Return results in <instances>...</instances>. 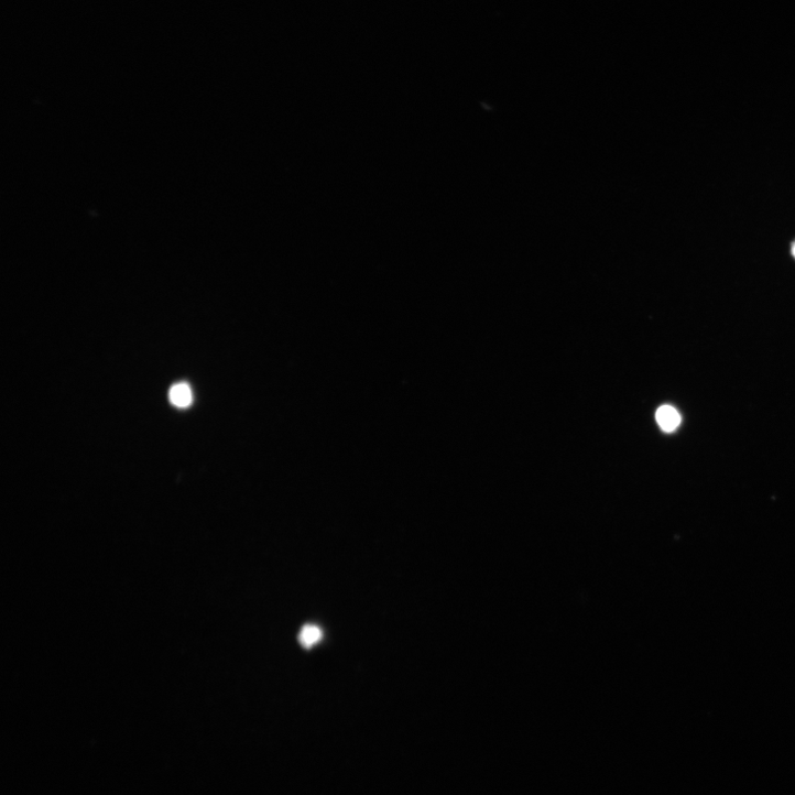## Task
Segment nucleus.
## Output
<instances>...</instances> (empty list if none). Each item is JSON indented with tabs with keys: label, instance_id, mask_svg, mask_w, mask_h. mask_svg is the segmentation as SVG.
Wrapping results in <instances>:
<instances>
[{
	"label": "nucleus",
	"instance_id": "1",
	"mask_svg": "<svg viewBox=\"0 0 795 795\" xmlns=\"http://www.w3.org/2000/svg\"><path fill=\"white\" fill-rule=\"evenodd\" d=\"M656 422L663 432L673 433L680 425L682 417L675 409L663 406L656 413Z\"/></svg>",
	"mask_w": 795,
	"mask_h": 795
},
{
	"label": "nucleus",
	"instance_id": "2",
	"mask_svg": "<svg viewBox=\"0 0 795 795\" xmlns=\"http://www.w3.org/2000/svg\"><path fill=\"white\" fill-rule=\"evenodd\" d=\"M170 401L178 409H187L193 403V392L188 383L179 382L170 390Z\"/></svg>",
	"mask_w": 795,
	"mask_h": 795
},
{
	"label": "nucleus",
	"instance_id": "3",
	"mask_svg": "<svg viewBox=\"0 0 795 795\" xmlns=\"http://www.w3.org/2000/svg\"><path fill=\"white\" fill-rule=\"evenodd\" d=\"M323 634L319 628L315 625H306L300 633V642L305 647H311L318 643Z\"/></svg>",
	"mask_w": 795,
	"mask_h": 795
},
{
	"label": "nucleus",
	"instance_id": "4",
	"mask_svg": "<svg viewBox=\"0 0 795 795\" xmlns=\"http://www.w3.org/2000/svg\"><path fill=\"white\" fill-rule=\"evenodd\" d=\"M792 254H793V257L795 258V242H794L793 246H792Z\"/></svg>",
	"mask_w": 795,
	"mask_h": 795
}]
</instances>
